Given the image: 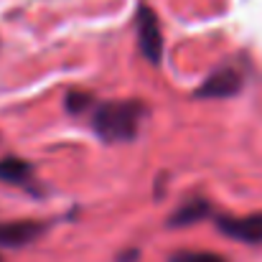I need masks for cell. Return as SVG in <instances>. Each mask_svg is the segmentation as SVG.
I'll return each instance as SVG.
<instances>
[{"label":"cell","instance_id":"1","mask_svg":"<svg viewBox=\"0 0 262 262\" xmlns=\"http://www.w3.org/2000/svg\"><path fill=\"white\" fill-rule=\"evenodd\" d=\"M145 117V104L138 99H115L102 102L89 110L92 130L104 143H127L138 135L140 122Z\"/></svg>","mask_w":262,"mask_h":262},{"label":"cell","instance_id":"2","mask_svg":"<svg viewBox=\"0 0 262 262\" xmlns=\"http://www.w3.org/2000/svg\"><path fill=\"white\" fill-rule=\"evenodd\" d=\"M135 26H138V46H140V54H143L150 64H161V56H163L161 23H158L156 10H153L148 3H140Z\"/></svg>","mask_w":262,"mask_h":262},{"label":"cell","instance_id":"3","mask_svg":"<svg viewBox=\"0 0 262 262\" xmlns=\"http://www.w3.org/2000/svg\"><path fill=\"white\" fill-rule=\"evenodd\" d=\"M245 84L242 72H237L234 67H219L216 72H211L204 84L196 89V97H211V99H224V97H234Z\"/></svg>","mask_w":262,"mask_h":262},{"label":"cell","instance_id":"4","mask_svg":"<svg viewBox=\"0 0 262 262\" xmlns=\"http://www.w3.org/2000/svg\"><path fill=\"white\" fill-rule=\"evenodd\" d=\"M219 232L227 237L245 242V245H262V211L250 216H219L216 219Z\"/></svg>","mask_w":262,"mask_h":262},{"label":"cell","instance_id":"5","mask_svg":"<svg viewBox=\"0 0 262 262\" xmlns=\"http://www.w3.org/2000/svg\"><path fill=\"white\" fill-rule=\"evenodd\" d=\"M46 232V224L41 222H3L0 224V247L18 250L31 245Z\"/></svg>","mask_w":262,"mask_h":262},{"label":"cell","instance_id":"6","mask_svg":"<svg viewBox=\"0 0 262 262\" xmlns=\"http://www.w3.org/2000/svg\"><path fill=\"white\" fill-rule=\"evenodd\" d=\"M0 181L20 186V188H31L33 186V166L15 156L0 158Z\"/></svg>","mask_w":262,"mask_h":262},{"label":"cell","instance_id":"7","mask_svg":"<svg viewBox=\"0 0 262 262\" xmlns=\"http://www.w3.org/2000/svg\"><path fill=\"white\" fill-rule=\"evenodd\" d=\"M211 214V204L206 199H188L186 204H181L171 214L168 224L171 227H188V224H196L201 219H206Z\"/></svg>","mask_w":262,"mask_h":262},{"label":"cell","instance_id":"8","mask_svg":"<svg viewBox=\"0 0 262 262\" xmlns=\"http://www.w3.org/2000/svg\"><path fill=\"white\" fill-rule=\"evenodd\" d=\"M168 262H227L222 255L216 252H201V250H181V252H173Z\"/></svg>","mask_w":262,"mask_h":262},{"label":"cell","instance_id":"9","mask_svg":"<svg viewBox=\"0 0 262 262\" xmlns=\"http://www.w3.org/2000/svg\"><path fill=\"white\" fill-rule=\"evenodd\" d=\"M64 107H67L69 115H84V112H89L94 107V99L89 94H84V92H69L67 99H64Z\"/></svg>","mask_w":262,"mask_h":262}]
</instances>
